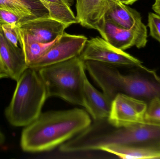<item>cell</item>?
<instances>
[{
    "instance_id": "obj_1",
    "label": "cell",
    "mask_w": 160,
    "mask_h": 159,
    "mask_svg": "<svg viewBox=\"0 0 160 159\" xmlns=\"http://www.w3.org/2000/svg\"><path fill=\"white\" fill-rule=\"evenodd\" d=\"M91 122L88 112L80 108L41 113L24 127L21 147L29 153L51 150L78 135Z\"/></svg>"
},
{
    "instance_id": "obj_2",
    "label": "cell",
    "mask_w": 160,
    "mask_h": 159,
    "mask_svg": "<svg viewBox=\"0 0 160 159\" xmlns=\"http://www.w3.org/2000/svg\"><path fill=\"white\" fill-rule=\"evenodd\" d=\"M85 68L103 93L113 101L118 94L137 98L148 103L160 100V77L155 70L140 64L127 71L94 61H86Z\"/></svg>"
},
{
    "instance_id": "obj_3",
    "label": "cell",
    "mask_w": 160,
    "mask_h": 159,
    "mask_svg": "<svg viewBox=\"0 0 160 159\" xmlns=\"http://www.w3.org/2000/svg\"><path fill=\"white\" fill-rule=\"evenodd\" d=\"M93 120L77 136V145L81 151L101 150L112 145L160 148V123L144 121L118 127L108 119Z\"/></svg>"
},
{
    "instance_id": "obj_4",
    "label": "cell",
    "mask_w": 160,
    "mask_h": 159,
    "mask_svg": "<svg viewBox=\"0 0 160 159\" xmlns=\"http://www.w3.org/2000/svg\"><path fill=\"white\" fill-rule=\"evenodd\" d=\"M17 82L11 101L5 110V116L12 126L24 127L40 115L48 94L38 69L27 68Z\"/></svg>"
},
{
    "instance_id": "obj_5",
    "label": "cell",
    "mask_w": 160,
    "mask_h": 159,
    "mask_svg": "<svg viewBox=\"0 0 160 159\" xmlns=\"http://www.w3.org/2000/svg\"><path fill=\"white\" fill-rule=\"evenodd\" d=\"M48 98L57 97L83 106V86L86 77L84 62L79 57L38 69Z\"/></svg>"
},
{
    "instance_id": "obj_6",
    "label": "cell",
    "mask_w": 160,
    "mask_h": 159,
    "mask_svg": "<svg viewBox=\"0 0 160 159\" xmlns=\"http://www.w3.org/2000/svg\"><path fill=\"white\" fill-rule=\"evenodd\" d=\"M81 59L94 61L121 68H130L142 62L128 53L113 46L102 37L88 40L79 56Z\"/></svg>"
},
{
    "instance_id": "obj_7",
    "label": "cell",
    "mask_w": 160,
    "mask_h": 159,
    "mask_svg": "<svg viewBox=\"0 0 160 159\" xmlns=\"http://www.w3.org/2000/svg\"><path fill=\"white\" fill-rule=\"evenodd\" d=\"M88 40L85 35L69 34L64 32L55 43L29 67L41 69L78 57L83 49Z\"/></svg>"
},
{
    "instance_id": "obj_8",
    "label": "cell",
    "mask_w": 160,
    "mask_h": 159,
    "mask_svg": "<svg viewBox=\"0 0 160 159\" xmlns=\"http://www.w3.org/2000/svg\"><path fill=\"white\" fill-rule=\"evenodd\" d=\"M98 31L105 41L117 48L125 50L133 46L141 49L146 46L148 31L146 26L133 29H126L105 18Z\"/></svg>"
},
{
    "instance_id": "obj_9",
    "label": "cell",
    "mask_w": 160,
    "mask_h": 159,
    "mask_svg": "<svg viewBox=\"0 0 160 159\" xmlns=\"http://www.w3.org/2000/svg\"><path fill=\"white\" fill-rule=\"evenodd\" d=\"M146 102L129 95L118 94L112 102L108 119L118 127L128 126L144 122Z\"/></svg>"
},
{
    "instance_id": "obj_10",
    "label": "cell",
    "mask_w": 160,
    "mask_h": 159,
    "mask_svg": "<svg viewBox=\"0 0 160 159\" xmlns=\"http://www.w3.org/2000/svg\"><path fill=\"white\" fill-rule=\"evenodd\" d=\"M18 26L32 39L42 43L53 42L68 28L64 23L50 16L23 20Z\"/></svg>"
},
{
    "instance_id": "obj_11",
    "label": "cell",
    "mask_w": 160,
    "mask_h": 159,
    "mask_svg": "<svg viewBox=\"0 0 160 159\" xmlns=\"http://www.w3.org/2000/svg\"><path fill=\"white\" fill-rule=\"evenodd\" d=\"M112 0H76L78 23L87 29H98L104 23Z\"/></svg>"
},
{
    "instance_id": "obj_12",
    "label": "cell",
    "mask_w": 160,
    "mask_h": 159,
    "mask_svg": "<svg viewBox=\"0 0 160 159\" xmlns=\"http://www.w3.org/2000/svg\"><path fill=\"white\" fill-rule=\"evenodd\" d=\"M0 60L8 73L9 78L17 81L29 68L20 47H17L5 37L0 29Z\"/></svg>"
},
{
    "instance_id": "obj_13",
    "label": "cell",
    "mask_w": 160,
    "mask_h": 159,
    "mask_svg": "<svg viewBox=\"0 0 160 159\" xmlns=\"http://www.w3.org/2000/svg\"><path fill=\"white\" fill-rule=\"evenodd\" d=\"M83 106L93 120L108 119L112 108L111 101L104 93L97 90L85 78L83 86Z\"/></svg>"
},
{
    "instance_id": "obj_14",
    "label": "cell",
    "mask_w": 160,
    "mask_h": 159,
    "mask_svg": "<svg viewBox=\"0 0 160 159\" xmlns=\"http://www.w3.org/2000/svg\"><path fill=\"white\" fill-rule=\"evenodd\" d=\"M105 18L126 29H136L145 25L139 12L118 0L112 1Z\"/></svg>"
},
{
    "instance_id": "obj_15",
    "label": "cell",
    "mask_w": 160,
    "mask_h": 159,
    "mask_svg": "<svg viewBox=\"0 0 160 159\" xmlns=\"http://www.w3.org/2000/svg\"><path fill=\"white\" fill-rule=\"evenodd\" d=\"M0 8L9 10L24 20L50 16L48 10L39 0H0Z\"/></svg>"
},
{
    "instance_id": "obj_16",
    "label": "cell",
    "mask_w": 160,
    "mask_h": 159,
    "mask_svg": "<svg viewBox=\"0 0 160 159\" xmlns=\"http://www.w3.org/2000/svg\"><path fill=\"white\" fill-rule=\"evenodd\" d=\"M101 150L122 159H160V148L134 146L112 145L105 147Z\"/></svg>"
},
{
    "instance_id": "obj_17",
    "label": "cell",
    "mask_w": 160,
    "mask_h": 159,
    "mask_svg": "<svg viewBox=\"0 0 160 159\" xmlns=\"http://www.w3.org/2000/svg\"><path fill=\"white\" fill-rule=\"evenodd\" d=\"M16 29L18 36L20 47L24 53L28 67L43 55L59 37L51 43H40L31 38L18 26H17Z\"/></svg>"
},
{
    "instance_id": "obj_18",
    "label": "cell",
    "mask_w": 160,
    "mask_h": 159,
    "mask_svg": "<svg viewBox=\"0 0 160 159\" xmlns=\"http://www.w3.org/2000/svg\"><path fill=\"white\" fill-rule=\"evenodd\" d=\"M49 12L50 16L64 23L68 27L78 23L71 9L74 0H39Z\"/></svg>"
},
{
    "instance_id": "obj_19",
    "label": "cell",
    "mask_w": 160,
    "mask_h": 159,
    "mask_svg": "<svg viewBox=\"0 0 160 159\" xmlns=\"http://www.w3.org/2000/svg\"><path fill=\"white\" fill-rule=\"evenodd\" d=\"M145 121L160 123V100L155 99L148 104Z\"/></svg>"
},
{
    "instance_id": "obj_20",
    "label": "cell",
    "mask_w": 160,
    "mask_h": 159,
    "mask_svg": "<svg viewBox=\"0 0 160 159\" xmlns=\"http://www.w3.org/2000/svg\"><path fill=\"white\" fill-rule=\"evenodd\" d=\"M148 26L150 35L160 43V15L157 13H148Z\"/></svg>"
},
{
    "instance_id": "obj_21",
    "label": "cell",
    "mask_w": 160,
    "mask_h": 159,
    "mask_svg": "<svg viewBox=\"0 0 160 159\" xmlns=\"http://www.w3.org/2000/svg\"><path fill=\"white\" fill-rule=\"evenodd\" d=\"M24 20L17 14L7 9L0 8V29L2 24H9L16 26Z\"/></svg>"
},
{
    "instance_id": "obj_22",
    "label": "cell",
    "mask_w": 160,
    "mask_h": 159,
    "mask_svg": "<svg viewBox=\"0 0 160 159\" xmlns=\"http://www.w3.org/2000/svg\"><path fill=\"white\" fill-rule=\"evenodd\" d=\"M16 27L9 24H2L1 29L5 38L15 46L18 47L19 43Z\"/></svg>"
},
{
    "instance_id": "obj_23",
    "label": "cell",
    "mask_w": 160,
    "mask_h": 159,
    "mask_svg": "<svg viewBox=\"0 0 160 159\" xmlns=\"http://www.w3.org/2000/svg\"><path fill=\"white\" fill-rule=\"evenodd\" d=\"M3 78H9V75L0 60V79Z\"/></svg>"
},
{
    "instance_id": "obj_24",
    "label": "cell",
    "mask_w": 160,
    "mask_h": 159,
    "mask_svg": "<svg viewBox=\"0 0 160 159\" xmlns=\"http://www.w3.org/2000/svg\"><path fill=\"white\" fill-rule=\"evenodd\" d=\"M152 9L155 13L160 15V0H155V2L152 6Z\"/></svg>"
},
{
    "instance_id": "obj_25",
    "label": "cell",
    "mask_w": 160,
    "mask_h": 159,
    "mask_svg": "<svg viewBox=\"0 0 160 159\" xmlns=\"http://www.w3.org/2000/svg\"><path fill=\"white\" fill-rule=\"evenodd\" d=\"M119 2H121L124 4L128 5H132V4L137 2L138 0H118Z\"/></svg>"
},
{
    "instance_id": "obj_26",
    "label": "cell",
    "mask_w": 160,
    "mask_h": 159,
    "mask_svg": "<svg viewBox=\"0 0 160 159\" xmlns=\"http://www.w3.org/2000/svg\"><path fill=\"white\" fill-rule=\"evenodd\" d=\"M5 141V136L0 130V145H2Z\"/></svg>"
}]
</instances>
